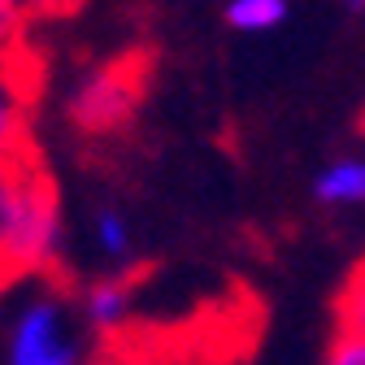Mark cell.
Segmentation results:
<instances>
[{
  "instance_id": "obj_7",
  "label": "cell",
  "mask_w": 365,
  "mask_h": 365,
  "mask_svg": "<svg viewBox=\"0 0 365 365\" xmlns=\"http://www.w3.org/2000/svg\"><path fill=\"white\" fill-rule=\"evenodd\" d=\"M91 240H96V252L109 257V261H130L135 252V231H130V217L113 205H101L91 213Z\"/></svg>"
},
{
  "instance_id": "obj_6",
  "label": "cell",
  "mask_w": 365,
  "mask_h": 365,
  "mask_svg": "<svg viewBox=\"0 0 365 365\" xmlns=\"http://www.w3.org/2000/svg\"><path fill=\"white\" fill-rule=\"evenodd\" d=\"M222 18L240 35H269L292 18V0H226Z\"/></svg>"
},
{
  "instance_id": "obj_11",
  "label": "cell",
  "mask_w": 365,
  "mask_h": 365,
  "mask_svg": "<svg viewBox=\"0 0 365 365\" xmlns=\"http://www.w3.org/2000/svg\"><path fill=\"white\" fill-rule=\"evenodd\" d=\"M322 365H365V335H344V331H335V339H331Z\"/></svg>"
},
{
  "instance_id": "obj_13",
  "label": "cell",
  "mask_w": 365,
  "mask_h": 365,
  "mask_svg": "<svg viewBox=\"0 0 365 365\" xmlns=\"http://www.w3.org/2000/svg\"><path fill=\"white\" fill-rule=\"evenodd\" d=\"M91 365H148L135 348H118V344H109V348H101L96 356H91Z\"/></svg>"
},
{
  "instance_id": "obj_2",
  "label": "cell",
  "mask_w": 365,
  "mask_h": 365,
  "mask_svg": "<svg viewBox=\"0 0 365 365\" xmlns=\"http://www.w3.org/2000/svg\"><path fill=\"white\" fill-rule=\"evenodd\" d=\"M144 101V61L113 57L87 66L66 91V118L78 135H113L122 130Z\"/></svg>"
},
{
  "instance_id": "obj_9",
  "label": "cell",
  "mask_w": 365,
  "mask_h": 365,
  "mask_svg": "<svg viewBox=\"0 0 365 365\" xmlns=\"http://www.w3.org/2000/svg\"><path fill=\"white\" fill-rule=\"evenodd\" d=\"M335 331L365 335V261L348 274L339 296H335Z\"/></svg>"
},
{
  "instance_id": "obj_12",
  "label": "cell",
  "mask_w": 365,
  "mask_h": 365,
  "mask_svg": "<svg viewBox=\"0 0 365 365\" xmlns=\"http://www.w3.org/2000/svg\"><path fill=\"white\" fill-rule=\"evenodd\" d=\"M83 0H22V9L31 18H61V14H74Z\"/></svg>"
},
{
  "instance_id": "obj_14",
  "label": "cell",
  "mask_w": 365,
  "mask_h": 365,
  "mask_svg": "<svg viewBox=\"0 0 365 365\" xmlns=\"http://www.w3.org/2000/svg\"><path fill=\"white\" fill-rule=\"evenodd\" d=\"M335 5H344L348 14H365V0H335Z\"/></svg>"
},
{
  "instance_id": "obj_1",
  "label": "cell",
  "mask_w": 365,
  "mask_h": 365,
  "mask_svg": "<svg viewBox=\"0 0 365 365\" xmlns=\"http://www.w3.org/2000/svg\"><path fill=\"white\" fill-rule=\"evenodd\" d=\"M91 331L83 327L78 304L48 279H31L18 304L5 317L0 356L5 365H91L96 344H87Z\"/></svg>"
},
{
  "instance_id": "obj_10",
  "label": "cell",
  "mask_w": 365,
  "mask_h": 365,
  "mask_svg": "<svg viewBox=\"0 0 365 365\" xmlns=\"http://www.w3.org/2000/svg\"><path fill=\"white\" fill-rule=\"evenodd\" d=\"M26 22L31 14L22 0H0V57H18L26 48Z\"/></svg>"
},
{
  "instance_id": "obj_15",
  "label": "cell",
  "mask_w": 365,
  "mask_h": 365,
  "mask_svg": "<svg viewBox=\"0 0 365 365\" xmlns=\"http://www.w3.org/2000/svg\"><path fill=\"white\" fill-rule=\"evenodd\" d=\"M361 130H365V109H361Z\"/></svg>"
},
{
  "instance_id": "obj_4",
  "label": "cell",
  "mask_w": 365,
  "mask_h": 365,
  "mask_svg": "<svg viewBox=\"0 0 365 365\" xmlns=\"http://www.w3.org/2000/svg\"><path fill=\"white\" fill-rule=\"evenodd\" d=\"M78 313H83V327L91 331V339H101V344L122 339L130 313H135V279H126V274H105V279H96L83 292Z\"/></svg>"
},
{
  "instance_id": "obj_8",
  "label": "cell",
  "mask_w": 365,
  "mask_h": 365,
  "mask_svg": "<svg viewBox=\"0 0 365 365\" xmlns=\"http://www.w3.org/2000/svg\"><path fill=\"white\" fill-rule=\"evenodd\" d=\"M31 157L0 165V287H5V252H9V235H14V217H18V196H22V170Z\"/></svg>"
},
{
  "instance_id": "obj_3",
  "label": "cell",
  "mask_w": 365,
  "mask_h": 365,
  "mask_svg": "<svg viewBox=\"0 0 365 365\" xmlns=\"http://www.w3.org/2000/svg\"><path fill=\"white\" fill-rule=\"evenodd\" d=\"M39 70L26 53L0 57V165L35 157L31 148V101H35Z\"/></svg>"
},
{
  "instance_id": "obj_5",
  "label": "cell",
  "mask_w": 365,
  "mask_h": 365,
  "mask_svg": "<svg viewBox=\"0 0 365 365\" xmlns=\"http://www.w3.org/2000/svg\"><path fill=\"white\" fill-rule=\"evenodd\" d=\"M313 200L327 209H365V153L331 157L313 174Z\"/></svg>"
}]
</instances>
